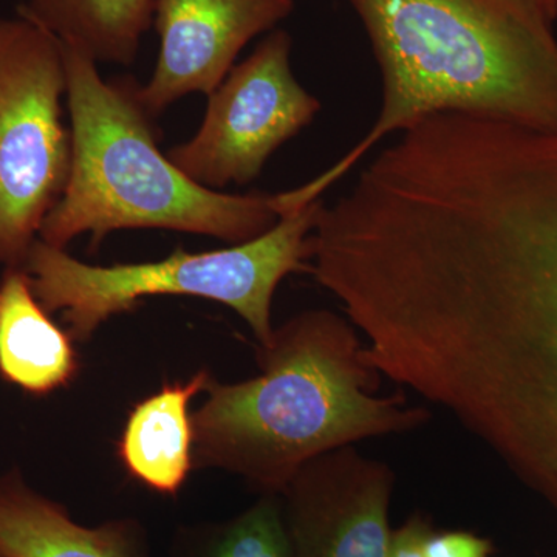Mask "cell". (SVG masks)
<instances>
[{"instance_id": "1", "label": "cell", "mask_w": 557, "mask_h": 557, "mask_svg": "<svg viewBox=\"0 0 557 557\" xmlns=\"http://www.w3.org/2000/svg\"><path fill=\"white\" fill-rule=\"evenodd\" d=\"M399 372L557 511V137L498 168L443 231Z\"/></svg>"}, {"instance_id": "2", "label": "cell", "mask_w": 557, "mask_h": 557, "mask_svg": "<svg viewBox=\"0 0 557 557\" xmlns=\"http://www.w3.org/2000/svg\"><path fill=\"white\" fill-rule=\"evenodd\" d=\"M358 335L346 317L304 310L258 347V376L220 383L211 375L193 412L196 469L281 496L314 458L428 424L431 413L405 395H376L381 373Z\"/></svg>"}, {"instance_id": "3", "label": "cell", "mask_w": 557, "mask_h": 557, "mask_svg": "<svg viewBox=\"0 0 557 557\" xmlns=\"http://www.w3.org/2000/svg\"><path fill=\"white\" fill-rule=\"evenodd\" d=\"M383 79L380 115L327 171L282 193L298 209L321 199L392 134L438 113H468L557 131V40L553 28L500 0H350Z\"/></svg>"}, {"instance_id": "4", "label": "cell", "mask_w": 557, "mask_h": 557, "mask_svg": "<svg viewBox=\"0 0 557 557\" xmlns=\"http://www.w3.org/2000/svg\"><path fill=\"white\" fill-rule=\"evenodd\" d=\"M62 44L67 75L72 166L39 239L51 247L90 234L97 247L119 230H168L244 244L281 215L274 194H225L200 186L157 143L153 116L134 79L106 81L98 62Z\"/></svg>"}, {"instance_id": "5", "label": "cell", "mask_w": 557, "mask_h": 557, "mask_svg": "<svg viewBox=\"0 0 557 557\" xmlns=\"http://www.w3.org/2000/svg\"><path fill=\"white\" fill-rule=\"evenodd\" d=\"M322 200L285 212L276 225L244 244L215 251L175 249L156 262L90 265L40 239L24 270L39 302L61 311L73 339L86 343L110 318L129 313L153 296H189L236 311L258 339L273 338V300L278 284L310 270V236Z\"/></svg>"}, {"instance_id": "6", "label": "cell", "mask_w": 557, "mask_h": 557, "mask_svg": "<svg viewBox=\"0 0 557 557\" xmlns=\"http://www.w3.org/2000/svg\"><path fill=\"white\" fill-rule=\"evenodd\" d=\"M61 40L17 11L0 21V263L24 269L72 166Z\"/></svg>"}, {"instance_id": "7", "label": "cell", "mask_w": 557, "mask_h": 557, "mask_svg": "<svg viewBox=\"0 0 557 557\" xmlns=\"http://www.w3.org/2000/svg\"><path fill=\"white\" fill-rule=\"evenodd\" d=\"M289 57L288 33H270L208 95L200 129L168 150L172 163L208 189L258 178L270 157L321 110L293 75Z\"/></svg>"}, {"instance_id": "8", "label": "cell", "mask_w": 557, "mask_h": 557, "mask_svg": "<svg viewBox=\"0 0 557 557\" xmlns=\"http://www.w3.org/2000/svg\"><path fill=\"white\" fill-rule=\"evenodd\" d=\"M395 472L346 446L314 458L281 493L293 557H387Z\"/></svg>"}, {"instance_id": "9", "label": "cell", "mask_w": 557, "mask_h": 557, "mask_svg": "<svg viewBox=\"0 0 557 557\" xmlns=\"http://www.w3.org/2000/svg\"><path fill=\"white\" fill-rule=\"evenodd\" d=\"M293 9V0H156L159 58L138 86L149 115L157 119L190 94H212L249 40L273 30Z\"/></svg>"}, {"instance_id": "10", "label": "cell", "mask_w": 557, "mask_h": 557, "mask_svg": "<svg viewBox=\"0 0 557 557\" xmlns=\"http://www.w3.org/2000/svg\"><path fill=\"white\" fill-rule=\"evenodd\" d=\"M0 557H150L137 519L98 527L75 522L69 509L27 485L20 471L0 478Z\"/></svg>"}, {"instance_id": "11", "label": "cell", "mask_w": 557, "mask_h": 557, "mask_svg": "<svg viewBox=\"0 0 557 557\" xmlns=\"http://www.w3.org/2000/svg\"><path fill=\"white\" fill-rule=\"evenodd\" d=\"M211 372L164 384L132 408L116 457L134 482L164 497H177L194 465V421L190 403L205 392Z\"/></svg>"}, {"instance_id": "12", "label": "cell", "mask_w": 557, "mask_h": 557, "mask_svg": "<svg viewBox=\"0 0 557 557\" xmlns=\"http://www.w3.org/2000/svg\"><path fill=\"white\" fill-rule=\"evenodd\" d=\"M81 369L75 339L50 318L24 269L0 278V379L32 397L70 386Z\"/></svg>"}, {"instance_id": "13", "label": "cell", "mask_w": 557, "mask_h": 557, "mask_svg": "<svg viewBox=\"0 0 557 557\" xmlns=\"http://www.w3.org/2000/svg\"><path fill=\"white\" fill-rule=\"evenodd\" d=\"M153 9L156 0H25L20 11L98 64L131 65Z\"/></svg>"}, {"instance_id": "14", "label": "cell", "mask_w": 557, "mask_h": 557, "mask_svg": "<svg viewBox=\"0 0 557 557\" xmlns=\"http://www.w3.org/2000/svg\"><path fill=\"white\" fill-rule=\"evenodd\" d=\"M174 548L177 557H293L277 494H260L234 518L180 528Z\"/></svg>"}, {"instance_id": "15", "label": "cell", "mask_w": 557, "mask_h": 557, "mask_svg": "<svg viewBox=\"0 0 557 557\" xmlns=\"http://www.w3.org/2000/svg\"><path fill=\"white\" fill-rule=\"evenodd\" d=\"M493 541L468 530H435L429 539L428 557H494Z\"/></svg>"}, {"instance_id": "16", "label": "cell", "mask_w": 557, "mask_h": 557, "mask_svg": "<svg viewBox=\"0 0 557 557\" xmlns=\"http://www.w3.org/2000/svg\"><path fill=\"white\" fill-rule=\"evenodd\" d=\"M435 528L423 512H413L392 530L387 557H428V544Z\"/></svg>"}, {"instance_id": "17", "label": "cell", "mask_w": 557, "mask_h": 557, "mask_svg": "<svg viewBox=\"0 0 557 557\" xmlns=\"http://www.w3.org/2000/svg\"><path fill=\"white\" fill-rule=\"evenodd\" d=\"M500 2L525 20L544 27L553 28V22L557 20V0H500Z\"/></svg>"}]
</instances>
